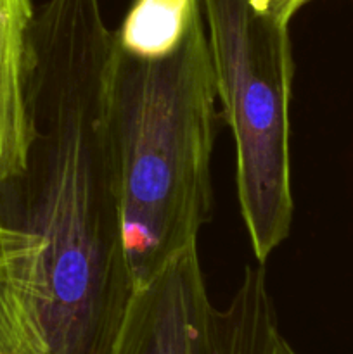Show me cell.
Masks as SVG:
<instances>
[{
  "mask_svg": "<svg viewBox=\"0 0 353 354\" xmlns=\"http://www.w3.org/2000/svg\"><path fill=\"white\" fill-rule=\"evenodd\" d=\"M199 12V0H134L114 31V45L135 57H165L182 44Z\"/></svg>",
  "mask_w": 353,
  "mask_h": 354,
  "instance_id": "cell-8",
  "label": "cell"
},
{
  "mask_svg": "<svg viewBox=\"0 0 353 354\" xmlns=\"http://www.w3.org/2000/svg\"><path fill=\"white\" fill-rule=\"evenodd\" d=\"M218 100L235 144L242 220L260 265L293 223L291 19L269 0H199Z\"/></svg>",
  "mask_w": 353,
  "mask_h": 354,
  "instance_id": "cell-3",
  "label": "cell"
},
{
  "mask_svg": "<svg viewBox=\"0 0 353 354\" xmlns=\"http://www.w3.org/2000/svg\"><path fill=\"white\" fill-rule=\"evenodd\" d=\"M48 301L40 237L0 220V354H45Z\"/></svg>",
  "mask_w": 353,
  "mask_h": 354,
  "instance_id": "cell-5",
  "label": "cell"
},
{
  "mask_svg": "<svg viewBox=\"0 0 353 354\" xmlns=\"http://www.w3.org/2000/svg\"><path fill=\"white\" fill-rule=\"evenodd\" d=\"M217 86L203 14L165 57L111 47L106 111L134 290L196 248L210 218Z\"/></svg>",
  "mask_w": 353,
  "mask_h": 354,
  "instance_id": "cell-2",
  "label": "cell"
},
{
  "mask_svg": "<svg viewBox=\"0 0 353 354\" xmlns=\"http://www.w3.org/2000/svg\"><path fill=\"white\" fill-rule=\"evenodd\" d=\"M215 354H298L279 328L263 265L248 266L234 297L215 310Z\"/></svg>",
  "mask_w": 353,
  "mask_h": 354,
  "instance_id": "cell-7",
  "label": "cell"
},
{
  "mask_svg": "<svg viewBox=\"0 0 353 354\" xmlns=\"http://www.w3.org/2000/svg\"><path fill=\"white\" fill-rule=\"evenodd\" d=\"M215 310L197 248L134 290L113 354H215Z\"/></svg>",
  "mask_w": 353,
  "mask_h": 354,
  "instance_id": "cell-4",
  "label": "cell"
},
{
  "mask_svg": "<svg viewBox=\"0 0 353 354\" xmlns=\"http://www.w3.org/2000/svg\"><path fill=\"white\" fill-rule=\"evenodd\" d=\"M311 0H269L270 6L277 10L279 14H282L287 19H293L294 14L301 9V7L307 6Z\"/></svg>",
  "mask_w": 353,
  "mask_h": 354,
  "instance_id": "cell-9",
  "label": "cell"
},
{
  "mask_svg": "<svg viewBox=\"0 0 353 354\" xmlns=\"http://www.w3.org/2000/svg\"><path fill=\"white\" fill-rule=\"evenodd\" d=\"M35 21L31 0H0V189L28 166V69Z\"/></svg>",
  "mask_w": 353,
  "mask_h": 354,
  "instance_id": "cell-6",
  "label": "cell"
},
{
  "mask_svg": "<svg viewBox=\"0 0 353 354\" xmlns=\"http://www.w3.org/2000/svg\"><path fill=\"white\" fill-rule=\"evenodd\" d=\"M113 37L100 0H47L31 26V140L12 225L44 244L45 354H113L134 294L106 111Z\"/></svg>",
  "mask_w": 353,
  "mask_h": 354,
  "instance_id": "cell-1",
  "label": "cell"
}]
</instances>
